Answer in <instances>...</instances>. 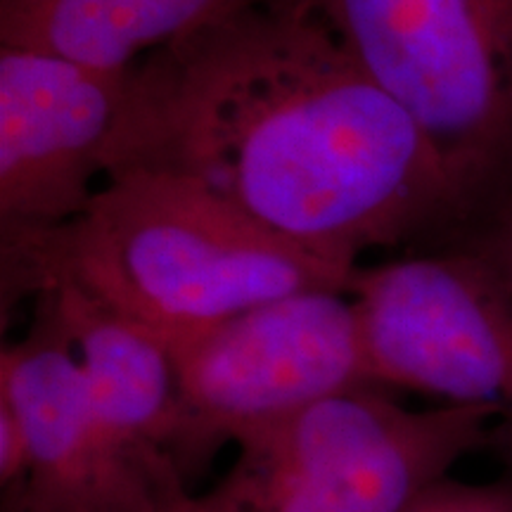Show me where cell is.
Wrapping results in <instances>:
<instances>
[{"instance_id":"1","label":"cell","mask_w":512,"mask_h":512,"mask_svg":"<svg viewBox=\"0 0 512 512\" xmlns=\"http://www.w3.org/2000/svg\"><path fill=\"white\" fill-rule=\"evenodd\" d=\"M192 178L328 264L446 247L463 204L430 140L320 19L261 3L133 69L105 157Z\"/></svg>"},{"instance_id":"2","label":"cell","mask_w":512,"mask_h":512,"mask_svg":"<svg viewBox=\"0 0 512 512\" xmlns=\"http://www.w3.org/2000/svg\"><path fill=\"white\" fill-rule=\"evenodd\" d=\"M354 271L192 178L143 166L107 176L86 211L62 226L3 233V309L74 285L166 344L287 294L349 292Z\"/></svg>"},{"instance_id":"3","label":"cell","mask_w":512,"mask_h":512,"mask_svg":"<svg viewBox=\"0 0 512 512\" xmlns=\"http://www.w3.org/2000/svg\"><path fill=\"white\" fill-rule=\"evenodd\" d=\"M268 3L320 19L418 124L463 204L460 233L512 190V0Z\"/></svg>"},{"instance_id":"4","label":"cell","mask_w":512,"mask_h":512,"mask_svg":"<svg viewBox=\"0 0 512 512\" xmlns=\"http://www.w3.org/2000/svg\"><path fill=\"white\" fill-rule=\"evenodd\" d=\"M214 486L230 512H408L472 453L512 448L498 406H401L380 387L332 394L247 434Z\"/></svg>"},{"instance_id":"5","label":"cell","mask_w":512,"mask_h":512,"mask_svg":"<svg viewBox=\"0 0 512 512\" xmlns=\"http://www.w3.org/2000/svg\"><path fill=\"white\" fill-rule=\"evenodd\" d=\"M166 347L183 411L174 460L188 486L228 444L332 394L375 387L349 292L287 294Z\"/></svg>"},{"instance_id":"6","label":"cell","mask_w":512,"mask_h":512,"mask_svg":"<svg viewBox=\"0 0 512 512\" xmlns=\"http://www.w3.org/2000/svg\"><path fill=\"white\" fill-rule=\"evenodd\" d=\"M375 387L512 413V294L486 261L448 245L349 283Z\"/></svg>"},{"instance_id":"7","label":"cell","mask_w":512,"mask_h":512,"mask_svg":"<svg viewBox=\"0 0 512 512\" xmlns=\"http://www.w3.org/2000/svg\"><path fill=\"white\" fill-rule=\"evenodd\" d=\"M136 69V67H133ZM133 69L110 72L0 46V230L76 219L105 176Z\"/></svg>"},{"instance_id":"8","label":"cell","mask_w":512,"mask_h":512,"mask_svg":"<svg viewBox=\"0 0 512 512\" xmlns=\"http://www.w3.org/2000/svg\"><path fill=\"white\" fill-rule=\"evenodd\" d=\"M0 406L17 418L29 456L24 486L0 498V512H155L185 496L157 494L114 456L48 292L27 335L0 351Z\"/></svg>"},{"instance_id":"9","label":"cell","mask_w":512,"mask_h":512,"mask_svg":"<svg viewBox=\"0 0 512 512\" xmlns=\"http://www.w3.org/2000/svg\"><path fill=\"white\" fill-rule=\"evenodd\" d=\"M46 292L72 339L93 415L114 456L157 494H188L174 460L183 411L164 339L74 285Z\"/></svg>"},{"instance_id":"10","label":"cell","mask_w":512,"mask_h":512,"mask_svg":"<svg viewBox=\"0 0 512 512\" xmlns=\"http://www.w3.org/2000/svg\"><path fill=\"white\" fill-rule=\"evenodd\" d=\"M268 0H0V46L126 72Z\"/></svg>"},{"instance_id":"11","label":"cell","mask_w":512,"mask_h":512,"mask_svg":"<svg viewBox=\"0 0 512 512\" xmlns=\"http://www.w3.org/2000/svg\"><path fill=\"white\" fill-rule=\"evenodd\" d=\"M448 245L463 247L491 266L512 294V190L491 204L479 219L467 226ZM446 245V247H448Z\"/></svg>"},{"instance_id":"12","label":"cell","mask_w":512,"mask_h":512,"mask_svg":"<svg viewBox=\"0 0 512 512\" xmlns=\"http://www.w3.org/2000/svg\"><path fill=\"white\" fill-rule=\"evenodd\" d=\"M408 512H512V470L482 484L444 479Z\"/></svg>"},{"instance_id":"13","label":"cell","mask_w":512,"mask_h":512,"mask_svg":"<svg viewBox=\"0 0 512 512\" xmlns=\"http://www.w3.org/2000/svg\"><path fill=\"white\" fill-rule=\"evenodd\" d=\"M29 470L27 439L10 408L0 406V496L17 494Z\"/></svg>"},{"instance_id":"14","label":"cell","mask_w":512,"mask_h":512,"mask_svg":"<svg viewBox=\"0 0 512 512\" xmlns=\"http://www.w3.org/2000/svg\"><path fill=\"white\" fill-rule=\"evenodd\" d=\"M155 512H230V510L226 501L216 494V489H211L207 494H195V491H190V494L162 505V508H157Z\"/></svg>"}]
</instances>
